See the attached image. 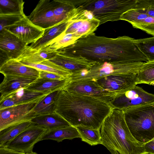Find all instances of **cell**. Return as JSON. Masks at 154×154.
<instances>
[{
  "mask_svg": "<svg viewBox=\"0 0 154 154\" xmlns=\"http://www.w3.org/2000/svg\"><path fill=\"white\" fill-rule=\"evenodd\" d=\"M128 36L111 38L94 33L73 44L57 50L58 54L85 60L92 64L105 62L115 65L148 61Z\"/></svg>",
  "mask_w": 154,
  "mask_h": 154,
  "instance_id": "1",
  "label": "cell"
},
{
  "mask_svg": "<svg viewBox=\"0 0 154 154\" xmlns=\"http://www.w3.org/2000/svg\"><path fill=\"white\" fill-rule=\"evenodd\" d=\"M113 109L109 102L62 89L57 96L55 111L73 126L100 129Z\"/></svg>",
  "mask_w": 154,
  "mask_h": 154,
  "instance_id": "2",
  "label": "cell"
},
{
  "mask_svg": "<svg viewBox=\"0 0 154 154\" xmlns=\"http://www.w3.org/2000/svg\"><path fill=\"white\" fill-rule=\"evenodd\" d=\"M100 132L101 144L111 154H146L145 144L130 131L122 110L113 108L103 121Z\"/></svg>",
  "mask_w": 154,
  "mask_h": 154,
  "instance_id": "3",
  "label": "cell"
},
{
  "mask_svg": "<svg viewBox=\"0 0 154 154\" xmlns=\"http://www.w3.org/2000/svg\"><path fill=\"white\" fill-rule=\"evenodd\" d=\"M130 131L145 144L154 138V102L122 110Z\"/></svg>",
  "mask_w": 154,
  "mask_h": 154,
  "instance_id": "4",
  "label": "cell"
},
{
  "mask_svg": "<svg viewBox=\"0 0 154 154\" xmlns=\"http://www.w3.org/2000/svg\"><path fill=\"white\" fill-rule=\"evenodd\" d=\"M76 8L91 11L100 25L120 20L122 15L135 7L137 0H71Z\"/></svg>",
  "mask_w": 154,
  "mask_h": 154,
  "instance_id": "5",
  "label": "cell"
},
{
  "mask_svg": "<svg viewBox=\"0 0 154 154\" xmlns=\"http://www.w3.org/2000/svg\"><path fill=\"white\" fill-rule=\"evenodd\" d=\"M144 63L140 62L121 65H115L106 62L94 63L89 69L84 70L80 73L73 76L71 80H94L111 75L122 73L137 74Z\"/></svg>",
  "mask_w": 154,
  "mask_h": 154,
  "instance_id": "6",
  "label": "cell"
},
{
  "mask_svg": "<svg viewBox=\"0 0 154 154\" xmlns=\"http://www.w3.org/2000/svg\"><path fill=\"white\" fill-rule=\"evenodd\" d=\"M47 95L28 103L0 110V131L15 124L30 120L35 117L34 109Z\"/></svg>",
  "mask_w": 154,
  "mask_h": 154,
  "instance_id": "7",
  "label": "cell"
},
{
  "mask_svg": "<svg viewBox=\"0 0 154 154\" xmlns=\"http://www.w3.org/2000/svg\"><path fill=\"white\" fill-rule=\"evenodd\" d=\"M154 102V94L135 86L119 94L110 103L113 108L122 110Z\"/></svg>",
  "mask_w": 154,
  "mask_h": 154,
  "instance_id": "8",
  "label": "cell"
},
{
  "mask_svg": "<svg viewBox=\"0 0 154 154\" xmlns=\"http://www.w3.org/2000/svg\"><path fill=\"white\" fill-rule=\"evenodd\" d=\"M63 89L70 93L93 97L109 102L118 95L103 89L91 79L71 80L70 78Z\"/></svg>",
  "mask_w": 154,
  "mask_h": 154,
  "instance_id": "9",
  "label": "cell"
},
{
  "mask_svg": "<svg viewBox=\"0 0 154 154\" xmlns=\"http://www.w3.org/2000/svg\"><path fill=\"white\" fill-rule=\"evenodd\" d=\"M48 130L33 124L8 143L5 147L25 153L32 152L35 145L41 141Z\"/></svg>",
  "mask_w": 154,
  "mask_h": 154,
  "instance_id": "10",
  "label": "cell"
},
{
  "mask_svg": "<svg viewBox=\"0 0 154 154\" xmlns=\"http://www.w3.org/2000/svg\"><path fill=\"white\" fill-rule=\"evenodd\" d=\"M94 80L103 89L118 95L138 84L137 74L132 73L112 74Z\"/></svg>",
  "mask_w": 154,
  "mask_h": 154,
  "instance_id": "11",
  "label": "cell"
},
{
  "mask_svg": "<svg viewBox=\"0 0 154 154\" xmlns=\"http://www.w3.org/2000/svg\"><path fill=\"white\" fill-rule=\"evenodd\" d=\"M28 45L5 29L0 32V55L6 60L17 59Z\"/></svg>",
  "mask_w": 154,
  "mask_h": 154,
  "instance_id": "12",
  "label": "cell"
},
{
  "mask_svg": "<svg viewBox=\"0 0 154 154\" xmlns=\"http://www.w3.org/2000/svg\"><path fill=\"white\" fill-rule=\"evenodd\" d=\"M27 17L33 24L43 29L58 24L54 13L52 1L49 0L39 1L35 8Z\"/></svg>",
  "mask_w": 154,
  "mask_h": 154,
  "instance_id": "13",
  "label": "cell"
},
{
  "mask_svg": "<svg viewBox=\"0 0 154 154\" xmlns=\"http://www.w3.org/2000/svg\"><path fill=\"white\" fill-rule=\"evenodd\" d=\"M5 29L16 35L28 45L40 38L44 31L33 24L26 16Z\"/></svg>",
  "mask_w": 154,
  "mask_h": 154,
  "instance_id": "14",
  "label": "cell"
},
{
  "mask_svg": "<svg viewBox=\"0 0 154 154\" xmlns=\"http://www.w3.org/2000/svg\"><path fill=\"white\" fill-rule=\"evenodd\" d=\"M49 94L31 91L26 87L21 88L0 98V110L29 102Z\"/></svg>",
  "mask_w": 154,
  "mask_h": 154,
  "instance_id": "15",
  "label": "cell"
},
{
  "mask_svg": "<svg viewBox=\"0 0 154 154\" xmlns=\"http://www.w3.org/2000/svg\"><path fill=\"white\" fill-rule=\"evenodd\" d=\"M52 63L70 72L72 75L90 69L93 65L85 60L57 54L48 60Z\"/></svg>",
  "mask_w": 154,
  "mask_h": 154,
  "instance_id": "16",
  "label": "cell"
},
{
  "mask_svg": "<svg viewBox=\"0 0 154 154\" xmlns=\"http://www.w3.org/2000/svg\"><path fill=\"white\" fill-rule=\"evenodd\" d=\"M0 72L4 75H13L37 79L39 71L24 65L16 59L9 60L0 66Z\"/></svg>",
  "mask_w": 154,
  "mask_h": 154,
  "instance_id": "17",
  "label": "cell"
},
{
  "mask_svg": "<svg viewBox=\"0 0 154 154\" xmlns=\"http://www.w3.org/2000/svg\"><path fill=\"white\" fill-rule=\"evenodd\" d=\"M100 25V22L96 19L71 20L64 33H73L79 39L94 33Z\"/></svg>",
  "mask_w": 154,
  "mask_h": 154,
  "instance_id": "18",
  "label": "cell"
},
{
  "mask_svg": "<svg viewBox=\"0 0 154 154\" xmlns=\"http://www.w3.org/2000/svg\"><path fill=\"white\" fill-rule=\"evenodd\" d=\"M70 20L61 22L44 29L42 36L35 42L28 46L29 48L32 50L37 51L43 48L64 33L70 23Z\"/></svg>",
  "mask_w": 154,
  "mask_h": 154,
  "instance_id": "19",
  "label": "cell"
},
{
  "mask_svg": "<svg viewBox=\"0 0 154 154\" xmlns=\"http://www.w3.org/2000/svg\"><path fill=\"white\" fill-rule=\"evenodd\" d=\"M0 85V98L26 87L37 79L13 75H5Z\"/></svg>",
  "mask_w": 154,
  "mask_h": 154,
  "instance_id": "20",
  "label": "cell"
},
{
  "mask_svg": "<svg viewBox=\"0 0 154 154\" xmlns=\"http://www.w3.org/2000/svg\"><path fill=\"white\" fill-rule=\"evenodd\" d=\"M34 125L51 130L71 125L55 111L35 116L31 120Z\"/></svg>",
  "mask_w": 154,
  "mask_h": 154,
  "instance_id": "21",
  "label": "cell"
},
{
  "mask_svg": "<svg viewBox=\"0 0 154 154\" xmlns=\"http://www.w3.org/2000/svg\"><path fill=\"white\" fill-rule=\"evenodd\" d=\"M70 78L62 80H49L38 78L26 88L31 91L50 93L63 89Z\"/></svg>",
  "mask_w": 154,
  "mask_h": 154,
  "instance_id": "22",
  "label": "cell"
},
{
  "mask_svg": "<svg viewBox=\"0 0 154 154\" xmlns=\"http://www.w3.org/2000/svg\"><path fill=\"white\" fill-rule=\"evenodd\" d=\"M52 2L57 23L70 20L74 16L76 9L71 0H53Z\"/></svg>",
  "mask_w": 154,
  "mask_h": 154,
  "instance_id": "23",
  "label": "cell"
},
{
  "mask_svg": "<svg viewBox=\"0 0 154 154\" xmlns=\"http://www.w3.org/2000/svg\"><path fill=\"white\" fill-rule=\"evenodd\" d=\"M57 54V51H52L45 47L37 51L31 50L28 46L17 59L22 63L38 64L52 58Z\"/></svg>",
  "mask_w": 154,
  "mask_h": 154,
  "instance_id": "24",
  "label": "cell"
},
{
  "mask_svg": "<svg viewBox=\"0 0 154 154\" xmlns=\"http://www.w3.org/2000/svg\"><path fill=\"white\" fill-rule=\"evenodd\" d=\"M76 138H80L79 134L75 127L70 125L48 130L41 141L51 140L60 142L65 139L72 140Z\"/></svg>",
  "mask_w": 154,
  "mask_h": 154,
  "instance_id": "25",
  "label": "cell"
},
{
  "mask_svg": "<svg viewBox=\"0 0 154 154\" xmlns=\"http://www.w3.org/2000/svg\"><path fill=\"white\" fill-rule=\"evenodd\" d=\"M30 120L15 124L0 131V147L5 146L21 132L33 125Z\"/></svg>",
  "mask_w": 154,
  "mask_h": 154,
  "instance_id": "26",
  "label": "cell"
},
{
  "mask_svg": "<svg viewBox=\"0 0 154 154\" xmlns=\"http://www.w3.org/2000/svg\"><path fill=\"white\" fill-rule=\"evenodd\" d=\"M59 91L49 94L38 103L33 109L36 116L55 112L56 98Z\"/></svg>",
  "mask_w": 154,
  "mask_h": 154,
  "instance_id": "27",
  "label": "cell"
},
{
  "mask_svg": "<svg viewBox=\"0 0 154 154\" xmlns=\"http://www.w3.org/2000/svg\"><path fill=\"white\" fill-rule=\"evenodd\" d=\"M79 39L73 33H63L43 47L52 51H56L74 44Z\"/></svg>",
  "mask_w": 154,
  "mask_h": 154,
  "instance_id": "28",
  "label": "cell"
},
{
  "mask_svg": "<svg viewBox=\"0 0 154 154\" xmlns=\"http://www.w3.org/2000/svg\"><path fill=\"white\" fill-rule=\"evenodd\" d=\"M75 127L82 141L91 146L101 144L100 129H94L82 126Z\"/></svg>",
  "mask_w": 154,
  "mask_h": 154,
  "instance_id": "29",
  "label": "cell"
},
{
  "mask_svg": "<svg viewBox=\"0 0 154 154\" xmlns=\"http://www.w3.org/2000/svg\"><path fill=\"white\" fill-rule=\"evenodd\" d=\"M23 0H0V14H24Z\"/></svg>",
  "mask_w": 154,
  "mask_h": 154,
  "instance_id": "30",
  "label": "cell"
},
{
  "mask_svg": "<svg viewBox=\"0 0 154 154\" xmlns=\"http://www.w3.org/2000/svg\"><path fill=\"white\" fill-rule=\"evenodd\" d=\"M21 63L24 65L32 67L39 71L53 73L66 78L70 77L72 75V73L52 63L48 60L38 64Z\"/></svg>",
  "mask_w": 154,
  "mask_h": 154,
  "instance_id": "31",
  "label": "cell"
},
{
  "mask_svg": "<svg viewBox=\"0 0 154 154\" xmlns=\"http://www.w3.org/2000/svg\"><path fill=\"white\" fill-rule=\"evenodd\" d=\"M137 84L154 85V61L144 62L137 74Z\"/></svg>",
  "mask_w": 154,
  "mask_h": 154,
  "instance_id": "32",
  "label": "cell"
},
{
  "mask_svg": "<svg viewBox=\"0 0 154 154\" xmlns=\"http://www.w3.org/2000/svg\"><path fill=\"white\" fill-rule=\"evenodd\" d=\"M134 42L140 51L146 57L148 61H154V36L134 39Z\"/></svg>",
  "mask_w": 154,
  "mask_h": 154,
  "instance_id": "33",
  "label": "cell"
},
{
  "mask_svg": "<svg viewBox=\"0 0 154 154\" xmlns=\"http://www.w3.org/2000/svg\"><path fill=\"white\" fill-rule=\"evenodd\" d=\"M148 17L140 10L133 8L124 13L122 15L120 20L126 21L132 25Z\"/></svg>",
  "mask_w": 154,
  "mask_h": 154,
  "instance_id": "34",
  "label": "cell"
},
{
  "mask_svg": "<svg viewBox=\"0 0 154 154\" xmlns=\"http://www.w3.org/2000/svg\"><path fill=\"white\" fill-rule=\"evenodd\" d=\"M24 14H0V32L22 19Z\"/></svg>",
  "mask_w": 154,
  "mask_h": 154,
  "instance_id": "35",
  "label": "cell"
},
{
  "mask_svg": "<svg viewBox=\"0 0 154 154\" xmlns=\"http://www.w3.org/2000/svg\"><path fill=\"white\" fill-rule=\"evenodd\" d=\"M132 25L134 28L140 29L154 36V17H148Z\"/></svg>",
  "mask_w": 154,
  "mask_h": 154,
  "instance_id": "36",
  "label": "cell"
},
{
  "mask_svg": "<svg viewBox=\"0 0 154 154\" xmlns=\"http://www.w3.org/2000/svg\"><path fill=\"white\" fill-rule=\"evenodd\" d=\"M134 8L140 10L149 17H154V0H137Z\"/></svg>",
  "mask_w": 154,
  "mask_h": 154,
  "instance_id": "37",
  "label": "cell"
},
{
  "mask_svg": "<svg viewBox=\"0 0 154 154\" xmlns=\"http://www.w3.org/2000/svg\"><path fill=\"white\" fill-rule=\"evenodd\" d=\"M38 78L49 80H62L68 78H66L63 76L52 72L42 71H39Z\"/></svg>",
  "mask_w": 154,
  "mask_h": 154,
  "instance_id": "38",
  "label": "cell"
},
{
  "mask_svg": "<svg viewBox=\"0 0 154 154\" xmlns=\"http://www.w3.org/2000/svg\"><path fill=\"white\" fill-rule=\"evenodd\" d=\"M25 153L17 151L5 146L0 147V154H25Z\"/></svg>",
  "mask_w": 154,
  "mask_h": 154,
  "instance_id": "39",
  "label": "cell"
},
{
  "mask_svg": "<svg viewBox=\"0 0 154 154\" xmlns=\"http://www.w3.org/2000/svg\"><path fill=\"white\" fill-rule=\"evenodd\" d=\"M146 154H154V141L151 140L145 144Z\"/></svg>",
  "mask_w": 154,
  "mask_h": 154,
  "instance_id": "40",
  "label": "cell"
},
{
  "mask_svg": "<svg viewBox=\"0 0 154 154\" xmlns=\"http://www.w3.org/2000/svg\"><path fill=\"white\" fill-rule=\"evenodd\" d=\"M25 154H38L36 152H30L26 153H25Z\"/></svg>",
  "mask_w": 154,
  "mask_h": 154,
  "instance_id": "41",
  "label": "cell"
},
{
  "mask_svg": "<svg viewBox=\"0 0 154 154\" xmlns=\"http://www.w3.org/2000/svg\"><path fill=\"white\" fill-rule=\"evenodd\" d=\"M152 140H153V141H154V138L152 139Z\"/></svg>",
  "mask_w": 154,
  "mask_h": 154,
  "instance_id": "42",
  "label": "cell"
}]
</instances>
